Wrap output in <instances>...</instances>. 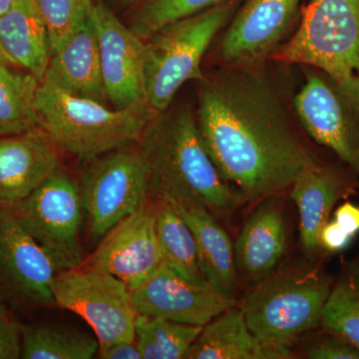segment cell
I'll use <instances>...</instances> for the list:
<instances>
[{"label": "cell", "instance_id": "obj_1", "mask_svg": "<svg viewBox=\"0 0 359 359\" xmlns=\"http://www.w3.org/2000/svg\"><path fill=\"white\" fill-rule=\"evenodd\" d=\"M290 68L271 59L212 66L198 82L201 138L243 204L280 195L323 162L297 114Z\"/></svg>", "mask_w": 359, "mask_h": 359}, {"label": "cell", "instance_id": "obj_2", "mask_svg": "<svg viewBox=\"0 0 359 359\" xmlns=\"http://www.w3.org/2000/svg\"><path fill=\"white\" fill-rule=\"evenodd\" d=\"M137 147L147 169L150 197L197 200L218 215L243 204L210 157L192 106L171 105L158 112Z\"/></svg>", "mask_w": 359, "mask_h": 359}, {"label": "cell", "instance_id": "obj_3", "mask_svg": "<svg viewBox=\"0 0 359 359\" xmlns=\"http://www.w3.org/2000/svg\"><path fill=\"white\" fill-rule=\"evenodd\" d=\"M34 107L40 128L53 143L83 160L138 143L158 113L148 101L110 109L70 93L47 77L39 82Z\"/></svg>", "mask_w": 359, "mask_h": 359}, {"label": "cell", "instance_id": "obj_4", "mask_svg": "<svg viewBox=\"0 0 359 359\" xmlns=\"http://www.w3.org/2000/svg\"><path fill=\"white\" fill-rule=\"evenodd\" d=\"M334 278L318 268L273 271L256 283L241 309L271 359L290 358L304 334L320 325Z\"/></svg>", "mask_w": 359, "mask_h": 359}, {"label": "cell", "instance_id": "obj_5", "mask_svg": "<svg viewBox=\"0 0 359 359\" xmlns=\"http://www.w3.org/2000/svg\"><path fill=\"white\" fill-rule=\"evenodd\" d=\"M236 11V0H228L174 21L145 40L147 100L157 112L173 104L187 82L204 78L205 56Z\"/></svg>", "mask_w": 359, "mask_h": 359}, {"label": "cell", "instance_id": "obj_6", "mask_svg": "<svg viewBox=\"0 0 359 359\" xmlns=\"http://www.w3.org/2000/svg\"><path fill=\"white\" fill-rule=\"evenodd\" d=\"M271 59L334 76L359 75V0H311Z\"/></svg>", "mask_w": 359, "mask_h": 359}, {"label": "cell", "instance_id": "obj_7", "mask_svg": "<svg viewBox=\"0 0 359 359\" xmlns=\"http://www.w3.org/2000/svg\"><path fill=\"white\" fill-rule=\"evenodd\" d=\"M295 108L313 143L332 151L359 182V75L334 76L302 67Z\"/></svg>", "mask_w": 359, "mask_h": 359}, {"label": "cell", "instance_id": "obj_8", "mask_svg": "<svg viewBox=\"0 0 359 359\" xmlns=\"http://www.w3.org/2000/svg\"><path fill=\"white\" fill-rule=\"evenodd\" d=\"M84 161L78 185L89 237L97 245L148 199V173L137 144Z\"/></svg>", "mask_w": 359, "mask_h": 359}, {"label": "cell", "instance_id": "obj_9", "mask_svg": "<svg viewBox=\"0 0 359 359\" xmlns=\"http://www.w3.org/2000/svg\"><path fill=\"white\" fill-rule=\"evenodd\" d=\"M11 210L58 271L81 266L83 203L79 185L70 176L57 170Z\"/></svg>", "mask_w": 359, "mask_h": 359}, {"label": "cell", "instance_id": "obj_10", "mask_svg": "<svg viewBox=\"0 0 359 359\" xmlns=\"http://www.w3.org/2000/svg\"><path fill=\"white\" fill-rule=\"evenodd\" d=\"M55 306L77 314L92 327L99 351L135 341L137 313L128 285L95 269L78 266L58 271L53 283Z\"/></svg>", "mask_w": 359, "mask_h": 359}, {"label": "cell", "instance_id": "obj_11", "mask_svg": "<svg viewBox=\"0 0 359 359\" xmlns=\"http://www.w3.org/2000/svg\"><path fill=\"white\" fill-rule=\"evenodd\" d=\"M302 0H247L211 46V66L269 60L294 34Z\"/></svg>", "mask_w": 359, "mask_h": 359}, {"label": "cell", "instance_id": "obj_12", "mask_svg": "<svg viewBox=\"0 0 359 359\" xmlns=\"http://www.w3.org/2000/svg\"><path fill=\"white\" fill-rule=\"evenodd\" d=\"M137 314L205 327L236 306V299L209 282L196 283L163 263L140 285L130 289Z\"/></svg>", "mask_w": 359, "mask_h": 359}, {"label": "cell", "instance_id": "obj_13", "mask_svg": "<svg viewBox=\"0 0 359 359\" xmlns=\"http://www.w3.org/2000/svg\"><path fill=\"white\" fill-rule=\"evenodd\" d=\"M81 266L120 278L129 290L149 278L163 262L156 231L154 203L150 196L111 229Z\"/></svg>", "mask_w": 359, "mask_h": 359}, {"label": "cell", "instance_id": "obj_14", "mask_svg": "<svg viewBox=\"0 0 359 359\" xmlns=\"http://www.w3.org/2000/svg\"><path fill=\"white\" fill-rule=\"evenodd\" d=\"M91 20L98 36L108 101L117 109L148 101L145 41L102 2H94Z\"/></svg>", "mask_w": 359, "mask_h": 359}, {"label": "cell", "instance_id": "obj_15", "mask_svg": "<svg viewBox=\"0 0 359 359\" xmlns=\"http://www.w3.org/2000/svg\"><path fill=\"white\" fill-rule=\"evenodd\" d=\"M58 269L16 218L0 207V287L29 306H53Z\"/></svg>", "mask_w": 359, "mask_h": 359}, {"label": "cell", "instance_id": "obj_16", "mask_svg": "<svg viewBox=\"0 0 359 359\" xmlns=\"http://www.w3.org/2000/svg\"><path fill=\"white\" fill-rule=\"evenodd\" d=\"M57 148L40 127L0 137V207L13 209L60 169Z\"/></svg>", "mask_w": 359, "mask_h": 359}, {"label": "cell", "instance_id": "obj_17", "mask_svg": "<svg viewBox=\"0 0 359 359\" xmlns=\"http://www.w3.org/2000/svg\"><path fill=\"white\" fill-rule=\"evenodd\" d=\"M358 187V178L346 165L323 161L304 172L290 186V198L299 210L302 249L308 256L316 257L320 252V233L335 205L355 193Z\"/></svg>", "mask_w": 359, "mask_h": 359}, {"label": "cell", "instance_id": "obj_18", "mask_svg": "<svg viewBox=\"0 0 359 359\" xmlns=\"http://www.w3.org/2000/svg\"><path fill=\"white\" fill-rule=\"evenodd\" d=\"M278 196L259 202L243 226L233 245L238 278L259 282L275 271L285 255L287 228Z\"/></svg>", "mask_w": 359, "mask_h": 359}, {"label": "cell", "instance_id": "obj_19", "mask_svg": "<svg viewBox=\"0 0 359 359\" xmlns=\"http://www.w3.org/2000/svg\"><path fill=\"white\" fill-rule=\"evenodd\" d=\"M161 199V198H159ZM192 231L205 280L235 299L238 276L230 236L205 205L194 199L167 200Z\"/></svg>", "mask_w": 359, "mask_h": 359}, {"label": "cell", "instance_id": "obj_20", "mask_svg": "<svg viewBox=\"0 0 359 359\" xmlns=\"http://www.w3.org/2000/svg\"><path fill=\"white\" fill-rule=\"evenodd\" d=\"M0 46L11 65L43 79L51 52L37 0H13L0 15Z\"/></svg>", "mask_w": 359, "mask_h": 359}, {"label": "cell", "instance_id": "obj_21", "mask_svg": "<svg viewBox=\"0 0 359 359\" xmlns=\"http://www.w3.org/2000/svg\"><path fill=\"white\" fill-rule=\"evenodd\" d=\"M44 77L49 78L74 95L108 101L101 68L100 50L91 14L86 23L51 56Z\"/></svg>", "mask_w": 359, "mask_h": 359}, {"label": "cell", "instance_id": "obj_22", "mask_svg": "<svg viewBox=\"0 0 359 359\" xmlns=\"http://www.w3.org/2000/svg\"><path fill=\"white\" fill-rule=\"evenodd\" d=\"M184 359H271L250 332L241 308H231L203 327Z\"/></svg>", "mask_w": 359, "mask_h": 359}, {"label": "cell", "instance_id": "obj_23", "mask_svg": "<svg viewBox=\"0 0 359 359\" xmlns=\"http://www.w3.org/2000/svg\"><path fill=\"white\" fill-rule=\"evenodd\" d=\"M151 199L154 203L156 231L164 264L187 280L207 282L201 271L197 243L188 224L167 201Z\"/></svg>", "mask_w": 359, "mask_h": 359}, {"label": "cell", "instance_id": "obj_24", "mask_svg": "<svg viewBox=\"0 0 359 359\" xmlns=\"http://www.w3.org/2000/svg\"><path fill=\"white\" fill-rule=\"evenodd\" d=\"M99 351L98 339L60 325L21 327V358L91 359Z\"/></svg>", "mask_w": 359, "mask_h": 359}, {"label": "cell", "instance_id": "obj_25", "mask_svg": "<svg viewBox=\"0 0 359 359\" xmlns=\"http://www.w3.org/2000/svg\"><path fill=\"white\" fill-rule=\"evenodd\" d=\"M39 85L30 73L0 62V137L39 127L34 107Z\"/></svg>", "mask_w": 359, "mask_h": 359}, {"label": "cell", "instance_id": "obj_26", "mask_svg": "<svg viewBox=\"0 0 359 359\" xmlns=\"http://www.w3.org/2000/svg\"><path fill=\"white\" fill-rule=\"evenodd\" d=\"M203 327L137 314L135 344L141 359H182Z\"/></svg>", "mask_w": 359, "mask_h": 359}, {"label": "cell", "instance_id": "obj_27", "mask_svg": "<svg viewBox=\"0 0 359 359\" xmlns=\"http://www.w3.org/2000/svg\"><path fill=\"white\" fill-rule=\"evenodd\" d=\"M320 325L359 348V257L347 262L334 278Z\"/></svg>", "mask_w": 359, "mask_h": 359}, {"label": "cell", "instance_id": "obj_28", "mask_svg": "<svg viewBox=\"0 0 359 359\" xmlns=\"http://www.w3.org/2000/svg\"><path fill=\"white\" fill-rule=\"evenodd\" d=\"M228 0H141L129 27L144 41L161 28L219 6Z\"/></svg>", "mask_w": 359, "mask_h": 359}, {"label": "cell", "instance_id": "obj_29", "mask_svg": "<svg viewBox=\"0 0 359 359\" xmlns=\"http://www.w3.org/2000/svg\"><path fill=\"white\" fill-rule=\"evenodd\" d=\"M43 18L51 56L86 23L91 14L93 0H37Z\"/></svg>", "mask_w": 359, "mask_h": 359}, {"label": "cell", "instance_id": "obj_30", "mask_svg": "<svg viewBox=\"0 0 359 359\" xmlns=\"http://www.w3.org/2000/svg\"><path fill=\"white\" fill-rule=\"evenodd\" d=\"M304 353L311 359H359L358 347L325 328L309 340Z\"/></svg>", "mask_w": 359, "mask_h": 359}, {"label": "cell", "instance_id": "obj_31", "mask_svg": "<svg viewBox=\"0 0 359 359\" xmlns=\"http://www.w3.org/2000/svg\"><path fill=\"white\" fill-rule=\"evenodd\" d=\"M21 327L7 308L0 290V359L21 358Z\"/></svg>", "mask_w": 359, "mask_h": 359}, {"label": "cell", "instance_id": "obj_32", "mask_svg": "<svg viewBox=\"0 0 359 359\" xmlns=\"http://www.w3.org/2000/svg\"><path fill=\"white\" fill-rule=\"evenodd\" d=\"M320 245L327 252H340L351 245L353 238L337 224L334 219H330L323 226L320 233Z\"/></svg>", "mask_w": 359, "mask_h": 359}, {"label": "cell", "instance_id": "obj_33", "mask_svg": "<svg viewBox=\"0 0 359 359\" xmlns=\"http://www.w3.org/2000/svg\"><path fill=\"white\" fill-rule=\"evenodd\" d=\"M334 221L347 235L355 237L359 233V207L346 202L337 207L334 212Z\"/></svg>", "mask_w": 359, "mask_h": 359}, {"label": "cell", "instance_id": "obj_34", "mask_svg": "<svg viewBox=\"0 0 359 359\" xmlns=\"http://www.w3.org/2000/svg\"><path fill=\"white\" fill-rule=\"evenodd\" d=\"M97 358L102 359H141L134 342H119L107 348L99 351Z\"/></svg>", "mask_w": 359, "mask_h": 359}, {"label": "cell", "instance_id": "obj_35", "mask_svg": "<svg viewBox=\"0 0 359 359\" xmlns=\"http://www.w3.org/2000/svg\"><path fill=\"white\" fill-rule=\"evenodd\" d=\"M13 0H0V15L6 13L11 4H13Z\"/></svg>", "mask_w": 359, "mask_h": 359}, {"label": "cell", "instance_id": "obj_36", "mask_svg": "<svg viewBox=\"0 0 359 359\" xmlns=\"http://www.w3.org/2000/svg\"><path fill=\"white\" fill-rule=\"evenodd\" d=\"M0 62L4 63V65H11V61H9V59L6 57V54H4V52L2 51L1 46H0ZM14 67V66H13Z\"/></svg>", "mask_w": 359, "mask_h": 359}, {"label": "cell", "instance_id": "obj_37", "mask_svg": "<svg viewBox=\"0 0 359 359\" xmlns=\"http://www.w3.org/2000/svg\"><path fill=\"white\" fill-rule=\"evenodd\" d=\"M117 1H129V0H117Z\"/></svg>", "mask_w": 359, "mask_h": 359}]
</instances>
